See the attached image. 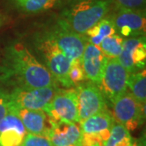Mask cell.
Wrapping results in <instances>:
<instances>
[{
  "label": "cell",
  "instance_id": "20",
  "mask_svg": "<svg viewBox=\"0 0 146 146\" xmlns=\"http://www.w3.org/2000/svg\"><path fill=\"white\" fill-rule=\"evenodd\" d=\"M98 34L94 37L88 38V42L97 46H99L100 43L106 37L114 35L116 33L114 23L110 16L106 17L105 16L103 19H102L98 23Z\"/></svg>",
  "mask_w": 146,
  "mask_h": 146
},
{
  "label": "cell",
  "instance_id": "16",
  "mask_svg": "<svg viewBox=\"0 0 146 146\" xmlns=\"http://www.w3.org/2000/svg\"><path fill=\"white\" fill-rule=\"evenodd\" d=\"M16 9L26 14H36L55 8L63 0H8Z\"/></svg>",
  "mask_w": 146,
  "mask_h": 146
},
{
  "label": "cell",
  "instance_id": "11",
  "mask_svg": "<svg viewBox=\"0 0 146 146\" xmlns=\"http://www.w3.org/2000/svg\"><path fill=\"white\" fill-rule=\"evenodd\" d=\"M119 63L130 74L145 66V36L128 37L123 40L122 51L117 58Z\"/></svg>",
  "mask_w": 146,
  "mask_h": 146
},
{
  "label": "cell",
  "instance_id": "14",
  "mask_svg": "<svg viewBox=\"0 0 146 146\" xmlns=\"http://www.w3.org/2000/svg\"><path fill=\"white\" fill-rule=\"evenodd\" d=\"M28 133L46 137L50 128V118L44 110H16Z\"/></svg>",
  "mask_w": 146,
  "mask_h": 146
},
{
  "label": "cell",
  "instance_id": "9",
  "mask_svg": "<svg viewBox=\"0 0 146 146\" xmlns=\"http://www.w3.org/2000/svg\"><path fill=\"white\" fill-rule=\"evenodd\" d=\"M76 92L80 122L107 110L106 100L96 84L91 81L80 83L77 85Z\"/></svg>",
  "mask_w": 146,
  "mask_h": 146
},
{
  "label": "cell",
  "instance_id": "28",
  "mask_svg": "<svg viewBox=\"0 0 146 146\" xmlns=\"http://www.w3.org/2000/svg\"><path fill=\"white\" fill-rule=\"evenodd\" d=\"M3 25V18H2V16H1V14H0V27L1 25Z\"/></svg>",
  "mask_w": 146,
  "mask_h": 146
},
{
  "label": "cell",
  "instance_id": "24",
  "mask_svg": "<svg viewBox=\"0 0 146 146\" xmlns=\"http://www.w3.org/2000/svg\"><path fill=\"white\" fill-rule=\"evenodd\" d=\"M21 146H52V145L46 136L27 133Z\"/></svg>",
  "mask_w": 146,
  "mask_h": 146
},
{
  "label": "cell",
  "instance_id": "8",
  "mask_svg": "<svg viewBox=\"0 0 146 146\" xmlns=\"http://www.w3.org/2000/svg\"><path fill=\"white\" fill-rule=\"evenodd\" d=\"M46 33L69 58L80 59L83 54L88 38L64 26L59 21Z\"/></svg>",
  "mask_w": 146,
  "mask_h": 146
},
{
  "label": "cell",
  "instance_id": "17",
  "mask_svg": "<svg viewBox=\"0 0 146 146\" xmlns=\"http://www.w3.org/2000/svg\"><path fill=\"white\" fill-rule=\"evenodd\" d=\"M127 89L135 99L141 104H145L146 100V76L145 71L134 72L128 75Z\"/></svg>",
  "mask_w": 146,
  "mask_h": 146
},
{
  "label": "cell",
  "instance_id": "12",
  "mask_svg": "<svg viewBox=\"0 0 146 146\" xmlns=\"http://www.w3.org/2000/svg\"><path fill=\"white\" fill-rule=\"evenodd\" d=\"M46 137L52 146H81L82 133L80 126L75 123L55 121L50 118Z\"/></svg>",
  "mask_w": 146,
  "mask_h": 146
},
{
  "label": "cell",
  "instance_id": "4",
  "mask_svg": "<svg viewBox=\"0 0 146 146\" xmlns=\"http://www.w3.org/2000/svg\"><path fill=\"white\" fill-rule=\"evenodd\" d=\"M58 86L43 88H14L9 93L10 107L16 110H44L57 92Z\"/></svg>",
  "mask_w": 146,
  "mask_h": 146
},
{
  "label": "cell",
  "instance_id": "7",
  "mask_svg": "<svg viewBox=\"0 0 146 146\" xmlns=\"http://www.w3.org/2000/svg\"><path fill=\"white\" fill-rule=\"evenodd\" d=\"M44 111L53 120L67 123L80 122L76 89H58L50 104Z\"/></svg>",
  "mask_w": 146,
  "mask_h": 146
},
{
  "label": "cell",
  "instance_id": "15",
  "mask_svg": "<svg viewBox=\"0 0 146 146\" xmlns=\"http://www.w3.org/2000/svg\"><path fill=\"white\" fill-rule=\"evenodd\" d=\"M115 122L112 113L107 109L80 121L79 123L81 133L98 134L104 131L110 130Z\"/></svg>",
  "mask_w": 146,
  "mask_h": 146
},
{
  "label": "cell",
  "instance_id": "1",
  "mask_svg": "<svg viewBox=\"0 0 146 146\" xmlns=\"http://www.w3.org/2000/svg\"><path fill=\"white\" fill-rule=\"evenodd\" d=\"M0 82L25 89L57 85L46 66L21 42H14L4 49L0 59Z\"/></svg>",
  "mask_w": 146,
  "mask_h": 146
},
{
  "label": "cell",
  "instance_id": "19",
  "mask_svg": "<svg viewBox=\"0 0 146 146\" xmlns=\"http://www.w3.org/2000/svg\"><path fill=\"white\" fill-rule=\"evenodd\" d=\"M123 40L120 35L115 33L103 39L98 47L107 58H118L123 49Z\"/></svg>",
  "mask_w": 146,
  "mask_h": 146
},
{
  "label": "cell",
  "instance_id": "25",
  "mask_svg": "<svg viewBox=\"0 0 146 146\" xmlns=\"http://www.w3.org/2000/svg\"><path fill=\"white\" fill-rule=\"evenodd\" d=\"M105 142L98 134H85L82 133L81 146H104Z\"/></svg>",
  "mask_w": 146,
  "mask_h": 146
},
{
  "label": "cell",
  "instance_id": "22",
  "mask_svg": "<svg viewBox=\"0 0 146 146\" xmlns=\"http://www.w3.org/2000/svg\"><path fill=\"white\" fill-rule=\"evenodd\" d=\"M69 79L72 84L82 83L84 80H85V75L84 72L83 68L81 65L80 59H74L72 64L71 66L69 71Z\"/></svg>",
  "mask_w": 146,
  "mask_h": 146
},
{
  "label": "cell",
  "instance_id": "23",
  "mask_svg": "<svg viewBox=\"0 0 146 146\" xmlns=\"http://www.w3.org/2000/svg\"><path fill=\"white\" fill-rule=\"evenodd\" d=\"M115 9L145 10L146 0H110Z\"/></svg>",
  "mask_w": 146,
  "mask_h": 146
},
{
  "label": "cell",
  "instance_id": "29",
  "mask_svg": "<svg viewBox=\"0 0 146 146\" xmlns=\"http://www.w3.org/2000/svg\"><path fill=\"white\" fill-rule=\"evenodd\" d=\"M70 146H76V145H70Z\"/></svg>",
  "mask_w": 146,
  "mask_h": 146
},
{
  "label": "cell",
  "instance_id": "5",
  "mask_svg": "<svg viewBox=\"0 0 146 146\" xmlns=\"http://www.w3.org/2000/svg\"><path fill=\"white\" fill-rule=\"evenodd\" d=\"M128 75L117 58H108L102 78L98 84L106 104L111 106L121 94L127 91Z\"/></svg>",
  "mask_w": 146,
  "mask_h": 146
},
{
  "label": "cell",
  "instance_id": "27",
  "mask_svg": "<svg viewBox=\"0 0 146 146\" xmlns=\"http://www.w3.org/2000/svg\"><path fill=\"white\" fill-rule=\"evenodd\" d=\"M133 146H145V137H141L133 141Z\"/></svg>",
  "mask_w": 146,
  "mask_h": 146
},
{
  "label": "cell",
  "instance_id": "26",
  "mask_svg": "<svg viewBox=\"0 0 146 146\" xmlns=\"http://www.w3.org/2000/svg\"><path fill=\"white\" fill-rule=\"evenodd\" d=\"M9 93L5 89L0 88V122L5 116L8 110Z\"/></svg>",
  "mask_w": 146,
  "mask_h": 146
},
{
  "label": "cell",
  "instance_id": "2",
  "mask_svg": "<svg viewBox=\"0 0 146 146\" xmlns=\"http://www.w3.org/2000/svg\"><path fill=\"white\" fill-rule=\"evenodd\" d=\"M110 0H75L62 11L58 21L79 34H85L108 14Z\"/></svg>",
  "mask_w": 146,
  "mask_h": 146
},
{
  "label": "cell",
  "instance_id": "18",
  "mask_svg": "<svg viewBox=\"0 0 146 146\" xmlns=\"http://www.w3.org/2000/svg\"><path fill=\"white\" fill-rule=\"evenodd\" d=\"M104 146H133V141L129 131L123 125L115 122L110 128L109 138Z\"/></svg>",
  "mask_w": 146,
  "mask_h": 146
},
{
  "label": "cell",
  "instance_id": "21",
  "mask_svg": "<svg viewBox=\"0 0 146 146\" xmlns=\"http://www.w3.org/2000/svg\"><path fill=\"white\" fill-rule=\"evenodd\" d=\"M25 135L15 128L0 131V146H21Z\"/></svg>",
  "mask_w": 146,
  "mask_h": 146
},
{
  "label": "cell",
  "instance_id": "3",
  "mask_svg": "<svg viewBox=\"0 0 146 146\" xmlns=\"http://www.w3.org/2000/svg\"><path fill=\"white\" fill-rule=\"evenodd\" d=\"M34 44L36 52L56 82L67 89L71 88L73 84L69 79V71L72 59L69 58L60 50L46 31L37 35Z\"/></svg>",
  "mask_w": 146,
  "mask_h": 146
},
{
  "label": "cell",
  "instance_id": "10",
  "mask_svg": "<svg viewBox=\"0 0 146 146\" xmlns=\"http://www.w3.org/2000/svg\"><path fill=\"white\" fill-rule=\"evenodd\" d=\"M115 31L127 37L145 35L146 18L145 10L115 9L110 16Z\"/></svg>",
  "mask_w": 146,
  "mask_h": 146
},
{
  "label": "cell",
  "instance_id": "13",
  "mask_svg": "<svg viewBox=\"0 0 146 146\" xmlns=\"http://www.w3.org/2000/svg\"><path fill=\"white\" fill-rule=\"evenodd\" d=\"M108 58L100 48L87 42L80 58L81 65L86 79L98 85L102 80Z\"/></svg>",
  "mask_w": 146,
  "mask_h": 146
},
{
  "label": "cell",
  "instance_id": "6",
  "mask_svg": "<svg viewBox=\"0 0 146 146\" xmlns=\"http://www.w3.org/2000/svg\"><path fill=\"white\" fill-rule=\"evenodd\" d=\"M113 116L118 123L128 131H134L143 123L145 117V104H141L126 91L112 104Z\"/></svg>",
  "mask_w": 146,
  "mask_h": 146
}]
</instances>
